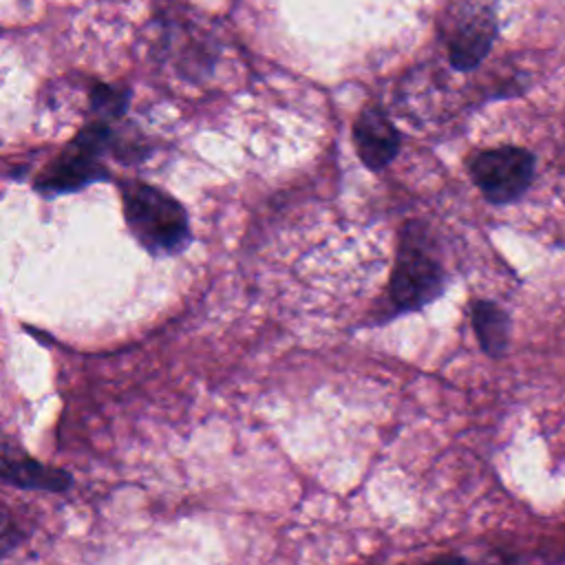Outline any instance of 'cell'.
Masks as SVG:
<instances>
[{
  "label": "cell",
  "mask_w": 565,
  "mask_h": 565,
  "mask_svg": "<svg viewBox=\"0 0 565 565\" xmlns=\"http://www.w3.org/2000/svg\"><path fill=\"white\" fill-rule=\"evenodd\" d=\"M124 218L130 234L152 254H174L190 241L188 214L177 199L148 183L121 190Z\"/></svg>",
  "instance_id": "cell-1"
},
{
  "label": "cell",
  "mask_w": 565,
  "mask_h": 565,
  "mask_svg": "<svg viewBox=\"0 0 565 565\" xmlns=\"http://www.w3.org/2000/svg\"><path fill=\"white\" fill-rule=\"evenodd\" d=\"M444 289V267L435 256L424 230H402L395 265L391 271V300L399 311H415L433 302Z\"/></svg>",
  "instance_id": "cell-2"
},
{
  "label": "cell",
  "mask_w": 565,
  "mask_h": 565,
  "mask_svg": "<svg viewBox=\"0 0 565 565\" xmlns=\"http://www.w3.org/2000/svg\"><path fill=\"white\" fill-rule=\"evenodd\" d=\"M113 139L110 128L104 121H93L42 170L35 188L44 194L73 192L95 179H104L102 154Z\"/></svg>",
  "instance_id": "cell-3"
},
{
  "label": "cell",
  "mask_w": 565,
  "mask_h": 565,
  "mask_svg": "<svg viewBox=\"0 0 565 565\" xmlns=\"http://www.w3.org/2000/svg\"><path fill=\"white\" fill-rule=\"evenodd\" d=\"M475 185L490 203H512L530 188L534 177V157L519 146H497L468 159Z\"/></svg>",
  "instance_id": "cell-4"
},
{
  "label": "cell",
  "mask_w": 565,
  "mask_h": 565,
  "mask_svg": "<svg viewBox=\"0 0 565 565\" xmlns=\"http://www.w3.org/2000/svg\"><path fill=\"white\" fill-rule=\"evenodd\" d=\"M448 60L457 71H472L488 55L497 38V15L490 4L461 2L441 22Z\"/></svg>",
  "instance_id": "cell-5"
},
{
  "label": "cell",
  "mask_w": 565,
  "mask_h": 565,
  "mask_svg": "<svg viewBox=\"0 0 565 565\" xmlns=\"http://www.w3.org/2000/svg\"><path fill=\"white\" fill-rule=\"evenodd\" d=\"M353 143L369 170H382L399 150V132L380 106H366L353 124Z\"/></svg>",
  "instance_id": "cell-6"
},
{
  "label": "cell",
  "mask_w": 565,
  "mask_h": 565,
  "mask_svg": "<svg viewBox=\"0 0 565 565\" xmlns=\"http://www.w3.org/2000/svg\"><path fill=\"white\" fill-rule=\"evenodd\" d=\"M0 479L18 488L53 492H60L71 483V477L64 470L42 466L40 461L7 444H0Z\"/></svg>",
  "instance_id": "cell-7"
},
{
  "label": "cell",
  "mask_w": 565,
  "mask_h": 565,
  "mask_svg": "<svg viewBox=\"0 0 565 565\" xmlns=\"http://www.w3.org/2000/svg\"><path fill=\"white\" fill-rule=\"evenodd\" d=\"M470 313H472V327L481 349L488 355H503L508 349V335H510L508 313L497 302L483 300V298L472 300Z\"/></svg>",
  "instance_id": "cell-8"
},
{
  "label": "cell",
  "mask_w": 565,
  "mask_h": 565,
  "mask_svg": "<svg viewBox=\"0 0 565 565\" xmlns=\"http://www.w3.org/2000/svg\"><path fill=\"white\" fill-rule=\"evenodd\" d=\"M126 97L128 93L124 90H117L113 86H95L93 88V108L99 110V113H108V115H117L124 110V104H126Z\"/></svg>",
  "instance_id": "cell-9"
},
{
  "label": "cell",
  "mask_w": 565,
  "mask_h": 565,
  "mask_svg": "<svg viewBox=\"0 0 565 565\" xmlns=\"http://www.w3.org/2000/svg\"><path fill=\"white\" fill-rule=\"evenodd\" d=\"M15 539H18V530L11 521V516L4 510H0V554L7 552Z\"/></svg>",
  "instance_id": "cell-10"
},
{
  "label": "cell",
  "mask_w": 565,
  "mask_h": 565,
  "mask_svg": "<svg viewBox=\"0 0 565 565\" xmlns=\"http://www.w3.org/2000/svg\"><path fill=\"white\" fill-rule=\"evenodd\" d=\"M428 565H461V561H457V558H444V561H433V563H428Z\"/></svg>",
  "instance_id": "cell-11"
}]
</instances>
